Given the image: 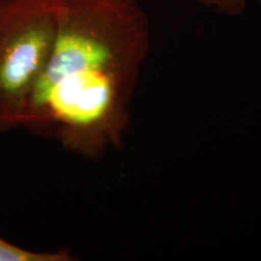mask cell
Listing matches in <instances>:
<instances>
[{
	"label": "cell",
	"instance_id": "cell-1",
	"mask_svg": "<svg viewBox=\"0 0 261 261\" xmlns=\"http://www.w3.org/2000/svg\"><path fill=\"white\" fill-rule=\"evenodd\" d=\"M56 38L22 128L98 160L121 148L151 45L139 0H54Z\"/></svg>",
	"mask_w": 261,
	"mask_h": 261
},
{
	"label": "cell",
	"instance_id": "cell-2",
	"mask_svg": "<svg viewBox=\"0 0 261 261\" xmlns=\"http://www.w3.org/2000/svg\"><path fill=\"white\" fill-rule=\"evenodd\" d=\"M55 38L54 0H0V133L22 128Z\"/></svg>",
	"mask_w": 261,
	"mask_h": 261
},
{
	"label": "cell",
	"instance_id": "cell-3",
	"mask_svg": "<svg viewBox=\"0 0 261 261\" xmlns=\"http://www.w3.org/2000/svg\"><path fill=\"white\" fill-rule=\"evenodd\" d=\"M76 260L69 249L60 250H32L17 246L0 236V261H73Z\"/></svg>",
	"mask_w": 261,
	"mask_h": 261
},
{
	"label": "cell",
	"instance_id": "cell-4",
	"mask_svg": "<svg viewBox=\"0 0 261 261\" xmlns=\"http://www.w3.org/2000/svg\"><path fill=\"white\" fill-rule=\"evenodd\" d=\"M194 2L214 10L219 14L228 16L241 15L246 10L248 4V0H194ZM256 2L261 3V0H256Z\"/></svg>",
	"mask_w": 261,
	"mask_h": 261
}]
</instances>
